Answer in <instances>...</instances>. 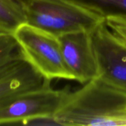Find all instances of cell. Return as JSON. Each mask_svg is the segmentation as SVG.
<instances>
[{"label": "cell", "mask_w": 126, "mask_h": 126, "mask_svg": "<svg viewBox=\"0 0 126 126\" xmlns=\"http://www.w3.org/2000/svg\"><path fill=\"white\" fill-rule=\"evenodd\" d=\"M98 66V78L126 94V41L106 22L92 31Z\"/></svg>", "instance_id": "cell-5"}, {"label": "cell", "mask_w": 126, "mask_h": 126, "mask_svg": "<svg viewBox=\"0 0 126 126\" xmlns=\"http://www.w3.org/2000/svg\"><path fill=\"white\" fill-rule=\"evenodd\" d=\"M18 1V0H17ZM101 13L109 16H126V0H76Z\"/></svg>", "instance_id": "cell-10"}, {"label": "cell", "mask_w": 126, "mask_h": 126, "mask_svg": "<svg viewBox=\"0 0 126 126\" xmlns=\"http://www.w3.org/2000/svg\"><path fill=\"white\" fill-rule=\"evenodd\" d=\"M65 65L73 80L81 84L98 78L92 31H78L58 37Z\"/></svg>", "instance_id": "cell-6"}, {"label": "cell", "mask_w": 126, "mask_h": 126, "mask_svg": "<svg viewBox=\"0 0 126 126\" xmlns=\"http://www.w3.org/2000/svg\"><path fill=\"white\" fill-rule=\"evenodd\" d=\"M24 60L13 34L0 32V76Z\"/></svg>", "instance_id": "cell-9"}, {"label": "cell", "mask_w": 126, "mask_h": 126, "mask_svg": "<svg viewBox=\"0 0 126 126\" xmlns=\"http://www.w3.org/2000/svg\"><path fill=\"white\" fill-rule=\"evenodd\" d=\"M24 59L47 80H73L62 56L58 37L28 24L14 33Z\"/></svg>", "instance_id": "cell-3"}, {"label": "cell", "mask_w": 126, "mask_h": 126, "mask_svg": "<svg viewBox=\"0 0 126 126\" xmlns=\"http://www.w3.org/2000/svg\"><path fill=\"white\" fill-rule=\"evenodd\" d=\"M51 82L10 95L0 100V125L26 124L41 117H53L69 89H55Z\"/></svg>", "instance_id": "cell-4"}, {"label": "cell", "mask_w": 126, "mask_h": 126, "mask_svg": "<svg viewBox=\"0 0 126 126\" xmlns=\"http://www.w3.org/2000/svg\"><path fill=\"white\" fill-rule=\"evenodd\" d=\"M27 23L24 9L16 0H0V32L13 34Z\"/></svg>", "instance_id": "cell-8"}, {"label": "cell", "mask_w": 126, "mask_h": 126, "mask_svg": "<svg viewBox=\"0 0 126 126\" xmlns=\"http://www.w3.org/2000/svg\"><path fill=\"white\" fill-rule=\"evenodd\" d=\"M47 80L26 60L0 76V100L13 94L42 86Z\"/></svg>", "instance_id": "cell-7"}, {"label": "cell", "mask_w": 126, "mask_h": 126, "mask_svg": "<svg viewBox=\"0 0 126 126\" xmlns=\"http://www.w3.org/2000/svg\"><path fill=\"white\" fill-rule=\"evenodd\" d=\"M53 118L58 126H126V94L97 78L69 91Z\"/></svg>", "instance_id": "cell-1"}, {"label": "cell", "mask_w": 126, "mask_h": 126, "mask_svg": "<svg viewBox=\"0 0 126 126\" xmlns=\"http://www.w3.org/2000/svg\"><path fill=\"white\" fill-rule=\"evenodd\" d=\"M105 22L111 30L126 41V16H109Z\"/></svg>", "instance_id": "cell-11"}, {"label": "cell", "mask_w": 126, "mask_h": 126, "mask_svg": "<svg viewBox=\"0 0 126 126\" xmlns=\"http://www.w3.org/2000/svg\"><path fill=\"white\" fill-rule=\"evenodd\" d=\"M27 24L57 37L78 31H92L106 18L76 0H18Z\"/></svg>", "instance_id": "cell-2"}]
</instances>
